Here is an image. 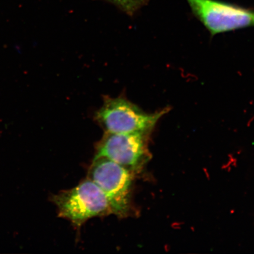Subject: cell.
<instances>
[{
  "label": "cell",
  "mask_w": 254,
  "mask_h": 254,
  "mask_svg": "<svg viewBox=\"0 0 254 254\" xmlns=\"http://www.w3.org/2000/svg\"><path fill=\"white\" fill-rule=\"evenodd\" d=\"M59 217L79 228L89 219L113 214L109 199L99 187L89 179L70 190L53 195Z\"/></svg>",
  "instance_id": "6da1fadb"
},
{
  "label": "cell",
  "mask_w": 254,
  "mask_h": 254,
  "mask_svg": "<svg viewBox=\"0 0 254 254\" xmlns=\"http://www.w3.org/2000/svg\"><path fill=\"white\" fill-rule=\"evenodd\" d=\"M167 112L165 109L148 114L123 95L104 96L103 104L95 113L94 119L105 132L150 134L158 121Z\"/></svg>",
  "instance_id": "7a4b0ae2"
},
{
  "label": "cell",
  "mask_w": 254,
  "mask_h": 254,
  "mask_svg": "<svg viewBox=\"0 0 254 254\" xmlns=\"http://www.w3.org/2000/svg\"><path fill=\"white\" fill-rule=\"evenodd\" d=\"M135 175L106 157L94 158L88 177L109 199L113 214L120 218L132 214V190Z\"/></svg>",
  "instance_id": "3957f363"
},
{
  "label": "cell",
  "mask_w": 254,
  "mask_h": 254,
  "mask_svg": "<svg viewBox=\"0 0 254 254\" xmlns=\"http://www.w3.org/2000/svg\"><path fill=\"white\" fill-rule=\"evenodd\" d=\"M150 134L105 132L98 143L94 158L106 157L134 174L141 171L151 160L148 149Z\"/></svg>",
  "instance_id": "277c9868"
},
{
  "label": "cell",
  "mask_w": 254,
  "mask_h": 254,
  "mask_svg": "<svg viewBox=\"0 0 254 254\" xmlns=\"http://www.w3.org/2000/svg\"><path fill=\"white\" fill-rule=\"evenodd\" d=\"M212 36L254 26V12L215 0H187Z\"/></svg>",
  "instance_id": "5b68a950"
},
{
  "label": "cell",
  "mask_w": 254,
  "mask_h": 254,
  "mask_svg": "<svg viewBox=\"0 0 254 254\" xmlns=\"http://www.w3.org/2000/svg\"><path fill=\"white\" fill-rule=\"evenodd\" d=\"M129 15H133L144 4L145 0H107Z\"/></svg>",
  "instance_id": "8992f818"
}]
</instances>
